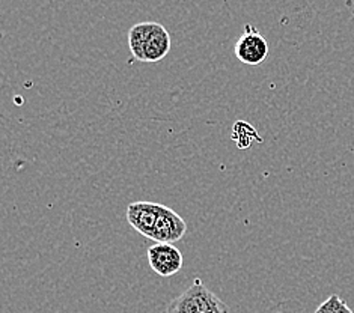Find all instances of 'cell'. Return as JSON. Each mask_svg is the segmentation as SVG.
<instances>
[{"label": "cell", "instance_id": "1", "mask_svg": "<svg viewBox=\"0 0 354 313\" xmlns=\"http://www.w3.org/2000/svg\"><path fill=\"white\" fill-rule=\"evenodd\" d=\"M129 47L140 62H160L171 52V35L160 23H138L129 32Z\"/></svg>", "mask_w": 354, "mask_h": 313}, {"label": "cell", "instance_id": "2", "mask_svg": "<svg viewBox=\"0 0 354 313\" xmlns=\"http://www.w3.org/2000/svg\"><path fill=\"white\" fill-rule=\"evenodd\" d=\"M166 313H230V307L196 278L181 295L174 298Z\"/></svg>", "mask_w": 354, "mask_h": 313}, {"label": "cell", "instance_id": "3", "mask_svg": "<svg viewBox=\"0 0 354 313\" xmlns=\"http://www.w3.org/2000/svg\"><path fill=\"white\" fill-rule=\"evenodd\" d=\"M234 52L239 61H241L243 64L259 65L268 57L270 48L266 37L261 35L255 26L246 24L244 32L240 35L237 44H235Z\"/></svg>", "mask_w": 354, "mask_h": 313}, {"label": "cell", "instance_id": "4", "mask_svg": "<svg viewBox=\"0 0 354 313\" xmlns=\"http://www.w3.org/2000/svg\"><path fill=\"white\" fill-rule=\"evenodd\" d=\"M148 260L153 272L160 277H172L183 268L181 252L171 243H156L148 249Z\"/></svg>", "mask_w": 354, "mask_h": 313}, {"label": "cell", "instance_id": "5", "mask_svg": "<svg viewBox=\"0 0 354 313\" xmlns=\"http://www.w3.org/2000/svg\"><path fill=\"white\" fill-rule=\"evenodd\" d=\"M185 232H187V225H185L181 216L176 214L169 207L160 205V213L151 240L156 243L174 244L184 238Z\"/></svg>", "mask_w": 354, "mask_h": 313}, {"label": "cell", "instance_id": "6", "mask_svg": "<svg viewBox=\"0 0 354 313\" xmlns=\"http://www.w3.org/2000/svg\"><path fill=\"white\" fill-rule=\"evenodd\" d=\"M160 205L154 202H133L127 208V222L134 231L151 240L160 213Z\"/></svg>", "mask_w": 354, "mask_h": 313}, {"label": "cell", "instance_id": "7", "mask_svg": "<svg viewBox=\"0 0 354 313\" xmlns=\"http://www.w3.org/2000/svg\"><path fill=\"white\" fill-rule=\"evenodd\" d=\"M315 313H353V310L348 307V304L339 297V295L333 294L326 301L319 304Z\"/></svg>", "mask_w": 354, "mask_h": 313}]
</instances>
